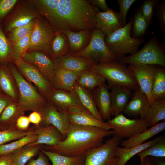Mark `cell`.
<instances>
[{"instance_id": "cell-1", "label": "cell", "mask_w": 165, "mask_h": 165, "mask_svg": "<svg viewBox=\"0 0 165 165\" xmlns=\"http://www.w3.org/2000/svg\"><path fill=\"white\" fill-rule=\"evenodd\" d=\"M99 10L86 0H58L57 6L47 20L55 33L92 30Z\"/></svg>"}, {"instance_id": "cell-2", "label": "cell", "mask_w": 165, "mask_h": 165, "mask_svg": "<svg viewBox=\"0 0 165 165\" xmlns=\"http://www.w3.org/2000/svg\"><path fill=\"white\" fill-rule=\"evenodd\" d=\"M114 134L116 132L113 130L70 125L64 140L56 145H46L42 149L68 156L82 155L90 149L102 145L105 138Z\"/></svg>"}, {"instance_id": "cell-3", "label": "cell", "mask_w": 165, "mask_h": 165, "mask_svg": "<svg viewBox=\"0 0 165 165\" xmlns=\"http://www.w3.org/2000/svg\"><path fill=\"white\" fill-rule=\"evenodd\" d=\"M90 69L105 79L109 89L118 86L134 91L140 88L132 71L118 61L92 64Z\"/></svg>"}, {"instance_id": "cell-4", "label": "cell", "mask_w": 165, "mask_h": 165, "mask_svg": "<svg viewBox=\"0 0 165 165\" xmlns=\"http://www.w3.org/2000/svg\"><path fill=\"white\" fill-rule=\"evenodd\" d=\"M133 23V17H131L125 26L105 38L107 46L119 60L127 54L131 55L135 53L144 42L142 38H134L131 36Z\"/></svg>"}, {"instance_id": "cell-5", "label": "cell", "mask_w": 165, "mask_h": 165, "mask_svg": "<svg viewBox=\"0 0 165 165\" xmlns=\"http://www.w3.org/2000/svg\"><path fill=\"white\" fill-rule=\"evenodd\" d=\"M105 37L101 30L95 28L92 30L90 42L85 48L78 52L68 54L85 58L92 64L118 61L119 58L107 46Z\"/></svg>"}, {"instance_id": "cell-6", "label": "cell", "mask_w": 165, "mask_h": 165, "mask_svg": "<svg viewBox=\"0 0 165 165\" xmlns=\"http://www.w3.org/2000/svg\"><path fill=\"white\" fill-rule=\"evenodd\" d=\"M8 68L19 89L20 98L18 105L20 109L22 112L31 110L40 112L47 102L46 100L14 66L10 65Z\"/></svg>"}, {"instance_id": "cell-7", "label": "cell", "mask_w": 165, "mask_h": 165, "mask_svg": "<svg viewBox=\"0 0 165 165\" xmlns=\"http://www.w3.org/2000/svg\"><path fill=\"white\" fill-rule=\"evenodd\" d=\"M119 62L126 64H150L165 67V55L161 45L154 36L140 50L124 56Z\"/></svg>"}, {"instance_id": "cell-8", "label": "cell", "mask_w": 165, "mask_h": 165, "mask_svg": "<svg viewBox=\"0 0 165 165\" xmlns=\"http://www.w3.org/2000/svg\"><path fill=\"white\" fill-rule=\"evenodd\" d=\"M122 141V138L114 134L101 145L90 149L85 154L84 165H116L118 160L116 149Z\"/></svg>"}, {"instance_id": "cell-9", "label": "cell", "mask_w": 165, "mask_h": 165, "mask_svg": "<svg viewBox=\"0 0 165 165\" xmlns=\"http://www.w3.org/2000/svg\"><path fill=\"white\" fill-rule=\"evenodd\" d=\"M107 122L116 134L121 138L132 137L148 129V126L144 119H131L126 117L122 113Z\"/></svg>"}, {"instance_id": "cell-10", "label": "cell", "mask_w": 165, "mask_h": 165, "mask_svg": "<svg viewBox=\"0 0 165 165\" xmlns=\"http://www.w3.org/2000/svg\"><path fill=\"white\" fill-rule=\"evenodd\" d=\"M55 33L49 23L35 18L28 50H40L47 55L50 43Z\"/></svg>"}, {"instance_id": "cell-11", "label": "cell", "mask_w": 165, "mask_h": 165, "mask_svg": "<svg viewBox=\"0 0 165 165\" xmlns=\"http://www.w3.org/2000/svg\"><path fill=\"white\" fill-rule=\"evenodd\" d=\"M16 62L18 69L23 75L35 85L48 100L56 90L50 82L31 64L21 59Z\"/></svg>"}, {"instance_id": "cell-12", "label": "cell", "mask_w": 165, "mask_h": 165, "mask_svg": "<svg viewBox=\"0 0 165 165\" xmlns=\"http://www.w3.org/2000/svg\"><path fill=\"white\" fill-rule=\"evenodd\" d=\"M40 113L42 121L39 126L53 125L61 133L64 140L70 125L66 112L59 111L48 101Z\"/></svg>"}, {"instance_id": "cell-13", "label": "cell", "mask_w": 165, "mask_h": 165, "mask_svg": "<svg viewBox=\"0 0 165 165\" xmlns=\"http://www.w3.org/2000/svg\"><path fill=\"white\" fill-rule=\"evenodd\" d=\"M128 68L133 72L140 88L148 97L150 104L155 101L151 91L157 65L150 64H129Z\"/></svg>"}, {"instance_id": "cell-14", "label": "cell", "mask_w": 165, "mask_h": 165, "mask_svg": "<svg viewBox=\"0 0 165 165\" xmlns=\"http://www.w3.org/2000/svg\"><path fill=\"white\" fill-rule=\"evenodd\" d=\"M21 59L35 67L50 82L55 71L54 63L45 53L37 50L26 52Z\"/></svg>"}, {"instance_id": "cell-15", "label": "cell", "mask_w": 165, "mask_h": 165, "mask_svg": "<svg viewBox=\"0 0 165 165\" xmlns=\"http://www.w3.org/2000/svg\"><path fill=\"white\" fill-rule=\"evenodd\" d=\"M66 112L70 125L96 127L107 130L111 129L107 122L97 120L86 110L82 108L71 107Z\"/></svg>"}, {"instance_id": "cell-16", "label": "cell", "mask_w": 165, "mask_h": 165, "mask_svg": "<svg viewBox=\"0 0 165 165\" xmlns=\"http://www.w3.org/2000/svg\"><path fill=\"white\" fill-rule=\"evenodd\" d=\"M95 21V28L101 30L105 37L123 27L118 13L110 8L105 12L97 11Z\"/></svg>"}, {"instance_id": "cell-17", "label": "cell", "mask_w": 165, "mask_h": 165, "mask_svg": "<svg viewBox=\"0 0 165 165\" xmlns=\"http://www.w3.org/2000/svg\"><path fill=\"white\" fill-rule=\"evenodd\" d=\"M134 91L123 112L130 116H140L143 119L150 105L149 99L140 88Z\"/></svg>"}, {"instance_id": "cell-18", "label": "cell", "mask_w": 165, "mask_h": 165, "mask_svg": "<svg viewBox=\"0 0 165 165\" xmlns=\"http://www.w3.org/2000/svg\"><path fill=\"white\" fill-rule=\"evenodd\" d=\"M48 100L56 108L61 112H66L69 108L72 106H78L85 109L73 91L56 90Z\"/></svg>"}, {"instance_id": "cell-19", "label": "cell", "mask_w": 165, "mask_h": 165, "mask_svg": "<svg viewBox=\"0 0 165 165\" xmlns=\"http://www.w3.org/2000/svg\"><path fill=\"white\" fill-rule=\"evenodd\" d=\"M54 69H62L81 72L90 68L92 64L89 60L68 54L60 57L53 61Z\"/></svg>"}, {"instance_id": "cell-20", "label": "cell", "mask_w": 165, "mask_h": 165, "mask_svg": "<svg viewBox=\"0 0 165 165\" xmlns=\"http://www.w3.org/2000/svg\"><path fill=\"white\" fill-rule=\"evenodd\" d=\"M108 85L105 82L92 90L96 105L105 121L111 116V99Z\"/></svg>"}, {"instance_id": "cell-21", "label": "cell", "mask_w": 165, "mask_h": 165, "mask_svg": "<svg viewBox=\"0 0 165 165\" xmlns=\"http://www.w3.org/2000/svg\"><path fill=\"white\" fill-rule=\"evenodd\" d=\"M110 89L111 116H116L123 111L132 94L131 91L122 86H114Z\"/></svg>"}, {"instance_id": "cell-22", "label": "cell", "mask_w": 165, "mask_h": 165, "mask_svg": "<svg viewBox=\"0 0 165 165\" xmlns=\"http://www.w3.org/2000/svg\"><path fill=\"white\" fill-rule=\"evenodd\" d=\"M81 73L56 69L50 82L55 89L73 91L76 82Z\"/></svg>"}, {"instance_id": "cell-23", "label": "cell", "mask_w": 165, "mask_h": 165, "mask_svg": "<svg viewBox=\"0 0 165 165\" xmlns=\"http://www.w3.org/2000/svg\"><path fill=\"white\" fill-rule=\"evenodd\" d=\"M36 127L34 130L37 135V139L35 142L28 144L29 145L45 144L51 146L59 144L63 140L61 133L52 125Z\"/></svg>"}, {"instance_id": "cell-24", "label": "cell", "mask_w": 165, "mask_h": 165, "mask_svg": "<svg viewBox=\"0 0 165 165\" xmlns=\"http://www.w3.org/2000/svg\"><path fill=\"white\" fill-rule=\"evenodd\" d=\"M163 135L159 136L149 141L130 148L121 147L118 146L116 148L115 154L118 160L116 165H125L132 157L161 140Z\"/></svg>"}, {"instance_id": "cell-25", "label": "cell", "mask_w": 165, "mask_h": 165, "mask_svg": "<svg viewBox=\"0 0 165 165\" xmlns=\"http://www.w3.org/2000/svg\"><path fill=\"white\" fill-rule=\"evenodd\" d=\"M70 53L68 39L64 33H56L49 46L47 55L54 60L62 55Z\"/></svg>"}, {"instance_id": "cell-26", "label": "cell", "mask_w": 165, "mask_h": 165, "mask_svg": "<svg viewBox=\"0 0 165 165\" xmlns=\"http://www.w3.org/2000/svg\"><path fill=\"white\" fill-rule=\"evenodd\" d=\"M73 91L77 95L84 108L96 119L105 122L96 105L92 91L81 87L76 84L74 86Z\"/></svg>"}, {"instance_id": "cell-27", "label": "cell", "mask_w": 165, "mask_h": 165, "mask_svg": "<svg viewBox=\"0 0 165 165\" xmlns=\"http://www.w3.org/2000/svg\"><path fill=\"white\" fill-rule=\"evenodd\" d=\"M165 129L164 120L141 133L122 141L120 143L121 145L123 147L130 148L141 144Z\"/></svg>"}, {"instance_id": "cell-28", "label": "cell", "mask_w": 165, "mask_h": 165, "mask_svg": "<svg viewBox=\"0 0 165 165\" xmlns=\"http://www.w3.org/2000/svg\"><path fill=\"white\" fill-rule=\"evenodd\" d=\"M92 30H83L78 32L68 31L65 33L70 46V53L79 52L85 48L89 43Z\"/></svg>"}, {"instance_id": "cell-29", "label": "cell", "mask_w": 165, "mask_h": 165, "mask_svg": "<svg viewBox=\"0 0 165 165\" xmlns=\"http://www.w3.org/2000/svg\"><path fill=\"white\" fill-rule=\"evenodd\" d=\"M37 14L33 9L24 7L17 11L7 24V31L13 28L25 26L37 17Z\"/></svg>"}, {"instance_id": "cell-30", "label": "cell", "mask_w": 165, "mask_h": 165, "mask_svg": "<svg viewBox=\"0 0 165 165\" xmlns=\"http://www.w3.org/2000/svg\"><path fill=\"white\" fill-rule=\"evenodd\" d=\"M148 127L165 119V99L156 100L151 103L143 119Z\"/></svg>"}, {"instance_id": "cell-31", "label": "cell", "mask_w": 165, "mask_h": 165, "mask_svg": "<svg viewBox=\"0 0 165 165\" xmlns=\"http://www.w3.org/2000/svg\"><path fill=\"white\" fill-rule=\"evenodd\" d=\"M106 81L101 76L90 68L81 72L75 84L81 87L92 91Z\"/></svg>"}, {"instance_id": "cell-32", "label": "cell", "mask_w": 165, "mask_h": 165, "mask_svg": "<svg viewBox=\"0 0 165 165\" xmlns=\"http://www.w3.org/2000/svg\"><path fill=\"white\" fill-rule=\"evenodd\" d=\"M40 149V145H27L11 154L12 162L16 165H25Z\"/></svg>"}, {"instance_id": "cell-33", "label": "cell", "mask_w": 165, "mask_h": 165, "mask_svg": "<svg viewBox=\"0 0 165 165\" xmlns=\"http://www.w3.org/2000/svg\"><path fill=\"white\" fill-rule=\"evenodd\" d=\"M51 160L52 165H84L85 154L75 156H68L41 149Z\"/></svg>"}, {"instance_id": "cell-34", "label": "cell", "mask_w": 165, "mask_h": 165, "mask_svg": "<svg viewBox=\"0 0 165 165\" xmlns=\"http://www.w3.org/2000/svg\"><path fill=\"white\" fill-rule=\"evenodd\" d=\"M164 67L157 65L151 95L155 100L165 99V71Z\"/></svg>"}, {"instance_id": "cell-35", "label": "cell", "mask_w": 165, "mask_h": 165, "mask_svg": "<svg viewBox=\"0 0 165 165\" xmlns=\"http://www.w3.org/2000/svg\"><path fill=\"white\" fill-rule=\"evenodd\" d=\"M38 136L35 133L28 134L11 143L0 145V156L11 154L22 147L35 142Z\"/></svg>"}, {"instance_id": "cell-36", "label": "cell", "mask_w": 165, "mask_h": 165, "mask_svg": "<svg viewBox=\"0 0 165 165\" xmlns=\"http://www.w3.org/2000/svg\"><path fill=\"white\" fill-rule=\"evenodd\" d=\"M0 89L11 99L16 97V93L9 70L4 65H0Z\"/></svg>"}, {"instance_id": "cell-37", "label": "cell", "mask_w": 165, "mask_h": 165, "mask_svg": "<svg viewBox=\"0 0 165 165\" xmlns=\"http://www.w3.org/2000/svg\"><path fill=\"white\" fill-rule=\"evenodd\" d=\"M35 133L34 130H21L18 129L16 126H13L6 130H0V145Z\"/></svg>"}, {"instance_id": "cell-38", "label": "cell", "mask_w": 165, "mask_h": 165, "mask_svg": "<svg viewBox=\"0 0 165 165\" xmlns=\"http://www.w3.org/2000/svg\"><path fill=\"white\" fill-rule=\"evenodd\" d=\"M133 18V37L140 38L146 33L148 27L142 13L141 6L136 12Z\"/></svg>"}, {"instance_id": "cell-39", "label": "cell", "mask_w": 165, "mask_h": 165, "mask_svg": "<svg viewBox=\"0 0 165 165\" xmlns=\"http://www.w3.org/2000/svg\"><path fill=\"white\" fill-rule=\"evenodd\" d=\"M140 159L148 156L158 158L165 157L164 137L138 154Z\"/></svg>"}, {"instance_id": "cell-40", "label": "cell", "mask_w": 165, "mask_h": 165, "mask_svg": "<svg viewBox=\"0 0 165 165\" xmlns=\"http://www.w3.org/2000/svg\"><path fill=\"white\" fill-rule=\"evenodd\" d=\"M32 31L25 36L13 42L12 56L16 61L21 59L22 55L28 50Z\"/></svg>"}, {"instance_id": "cell-41", "label": "cell", "mask_w": 165, "mask_h": 165, "mask_svg": "<svg viewBox=\"0 0 165 165\" xmlns=\"http://www.w3.org/2000/svg\"><path fill=\"white\" fill-rule=\"evenodd\" d=\"M35 20V19L25 26L11 29L9 31V39L13 42L28 35L33 29Z\"/></svg>"}, {"instance_id": "cell-42", "label": "cell", "mask_w": 165, "mask_h": 165, "mask_svg": "<svg viewBox=\"0 0 165 165\" xmlns=\"http://www.w3.org/2000/svg\"><path fill=\"white\" fill-rule=\"evenodd\" d=\"M159 1L144 0L141 6L142 13L149 26L152 21L154 8L158 4Z\"/></svg>"}, {"instance_id": "cell-43", "label": "cell", "mask_w": 165, "mask_h": 165, "mask_svg": "<svg viewBox=\"0 0 165 165\" xmlns=\"http://www.w3.org/2000/svg\"><path fill=\"white\" fill-rule=\"evenodd\" d=\"M10 47L8 39L0 26V63H4L9 57Z\"/></svg>"}, {"instance_id": "cell-44", "label": "cell", "mask_w": 165, "mask_h": 165, "mask_svg": "<svg viewBox=\"0 0 165 165\" xmlns=\"http://www.w3.org/2000/svg\"><path fill=\"white\" fill-rule=\"evenodd\" d=\"M117 1L119 6V11L118 13L119 17L123 27L127 24L126 17L128 11L135 0H117Z\"/></svg>"}, {"instance_id": "cell-45", "label": "cell", "mask_w": 165, "mask_h": 165, "mask_svg": "<svg viewBox=\"0 0 165 165\" xmlns=\"http://www.w3.org/2000/svg\"><path fill=\"white\" fill-rule=\"evenodd\" d=\"M18 110H21L19 106L12 102L5 108L0 116V122L5 123L12 120Z\"/></svg>"}, {"instance_id": "cell-46", "label": "cell", "mask_w": 165, "mask_h": 165, "mask_svg": "<svg viewBox=\"0 0 165 165\" xmlns=\"http://www.w3.org/2000/svg\"><path fill=\"white\" fill-rule=\"evenodd\" d=\"M17 1L16 0H0V20L12 9Z\"/></svg>"}, {"instance_id": "cell-47", "label": "cell", "mask_w": 165, "mask_h": 165, "mask_svg": "<svg viewBox=\"0 0 165 165\" xmlns=\"http://www.w3.org/2000/svg\"><path fill=\"white\" fill-rule=\"evenodd\" d=\"M157 17L160 28L163 32L165 31V1L157 6Z\"/></svg>"}, {"instance_id": "cell-48", "label": "cell", "mask_w": 165, "mask_h": 165, "mask_svg": "<svg viewBox=\"0 0 165 165\" xmlns=\"http://www.w3.org/2000/svg\"><path fill=\"white\" fill-rule=\"evenodd\" d=\"M25 165H50L49 163L47 156L42 151L36 159H31Z\"/></svg>"}, {"instance_id": "cell-49", "label": "cell", "mask_w": 165, "mask_h": 165, "mask_svg": "<svg viewBox=\"0 0 165 165\" xmlns=\"http://www.w3.org/2000/svg\"><path fill=\"white\" fill-rule=\"evenodd\" d=\"M30 123L28 117L20 116L16 120V126L19 130H26L28 128Z\"/></svg>"}, {"instance_id": "cell-50", "label": "cell", "mask_w": 165, "mask_h": 165, "mask_svg": "<svg viewBox=\"0 0 165 165\" xmlns=\"http://www.w3.org/2000/svg\"><path fill=\"white\" fill-rule=\"evenodd\" d=\"M8 96L2 92H0V116L6 107L12 102Z\"/></svg>"}, {"instance_id": "cell-51", "label": "cell", "mask_w": 165, "mask_h": 165, "mask_svg": "<svg viewBox=\"0 0 165 165\" xmlns=\"http://www.w3.org/2000/svg\"><path fill=\"white\" fill-rule=\"evenodd\" d=\"M28 117L30 123L36 126H39L42 121L41 113L36 111H33L31 113Z\"/></svg>"}, {"instance_id": "cell-52", "label": "cell", "mask_w": 165, "mask_h": 165, "mask_svg": "<svg viewBox=\"0 0 165 165\" xmlns=\"http://www.w3.org/2000/svg\"><path fill=\"white\" fill-rule=\"evenodd\" d=\"M92 5L100 8L102 12L107 11L110 8L108 7L105 0H91L88 1Z\"/></svg>"}, {"instance_id": "cell-53", "label": "cell", "mask_w": 165, "mask_h": 165, "mask_svg": "<svg viewBox=\"0 0 165 165\" xmlns=\"http://www.w3.org/2000/svg\"><path fill=\"white\" fill-rule=\"evenodd\" d=\"M12 162L11 154L0 157V165H10Z\"/></svg>"}, {"instance_id": "cell-54", "label": "cell", "mask_w": 165, "mask_h": 165, "mask_svg": "<svg viewBox=\"0 0 165 165\" xmlns=\"http://www.w3.org/2000/svg\"><path fill=\"white\" fill-rule=\"evenodd\" d=\"M149 157L150 162L152 165H165V160L159 158Z\"/></svg>"}, {"instance_id": "cell-55", "label": "cell", "mask_w": 165, "mask_h": 165, "mask_svg": "<svg viewBox=\"0 0 165 165\" xmlns=\"http://www.w3.org/2000/svg\"><path fill=\"white\" fill-rule=\"evenodd\" d=\"M140 165H152L149 156L141 159Z\"/></svg>"}, {"instance_id": "cell-56", "label": "cell", "mask_w": 165, "mask_h": 165, "mask_svg": "<svg viewBox=\"0 0 165 165\" xmlns=\"http://www.w3.org/2000/svg\"><path fill=\"white\" fill-rule=\"evenodd\" d=\"M10 165H16L14 163H13L12 162H12L11 163V164H10Z\"/></svg>"}, {"instance_id": "cell-57", "label": "cell", "mask_w": 165, "mask_h": 165, "mask_svg": "<svg viewBox=\"0 0 165 165\" xmlns=\"http://www.w3.org/2000/svg\"><path fill=\"white\" fill-rule=\"evenodd\" d=\"M3 128V127L0 125V129H2Z\"/></svg>"}, {"instance_id": "cell-58", "label": "cell", "mask_w": 165, "mask_h": 165, "mask_svg": "<svg viewBox=\"0 0 165 165\" xmlns=\"http://www.w3.org/2000/svg\"><path fill=\"white\" fill-rule=\"evenodd\" d=\"M0 92H2L0 89Z\"/></svg>"}, {"instance_id": "cell-59", "label": "cell", "mask_w": 165, "mask_h": 165, "mask_svg": "<svg viewBox=\"0 0 165 165\" xmlns=\"http://www.w3.org/2000/svg\"><path fill=\"white\" fill-rule=\"evenodd\" d=\"M1 156H0V157Z\"/></svg>"}]
</instances>
